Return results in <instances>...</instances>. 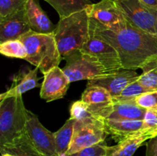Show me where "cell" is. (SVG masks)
Returning a JSON list of instances; mask_svg holds the SVG:
<instances>
[{
  "mask_svg": "<svg viewBox=\"0 0 157 156\" xmlns=\"http://www.w3.org/2000/svg\"><path fill=\"white\" fill-rule=\"evenodd\" d=\"M90 35L111 44L119 53L123 68L134 70L148 58L157 54V38L126 20L119 26L108 28L90 18Z\"/></svg>",
  "mask_w": 157,
  "mask_h": 156,
  "instance_id": "1",
  "label": "cell"
},
{
  "mask_svg": "<svg viewBox=\"0 0 157 156\" xmlns=\"http://www.w3.org/2000/svg\"><path fill=\"white\" fill-rule=\"evenodd\" d=\"M62 59L75 50H81L90 38V17L87 10L60 18L54 32Z\"/></svg>",
  "mask_w": 157,
  "mask_h": 156,
  "instance_id": "2",
  "label": "cell"
},
{
  "mask_svg": "<svg viewBox=\"0 0 157 156\" xmlns=\"http://www.w3.org/2000/svg\"><path fill=\"white\" fill-rule=\"evenodd\" d=\"M27 50L25 60L38 67L43 75L62 60L54 33L39 34L31 30L19 38Z\"/></svg>",
  "mask_w": 157,
  "mask_h": 156,
  "instance_id": "3",
  "label": "cell"
},
{
  "mask_svg": "<svg viewBox=\"0 0 157 156\" xmlns=\"http://www.w3.org/2000/svg\"><path fill=\"white\" fill-rule=\"evenodd\" d=\"M27 110L21 95L0 100V146L25 132Z\"/></svg>",
  "mask_w": 157,
  "mask_h": 156,
  "instance_id": "4",
  "label": "cell"
},
{
  "mask_svg": "<svg viewBox=\"0 0 157 156\" xmlns=\"http://www.w3.org/2000/svg\"><path fill=\"white\" fill-rule=\"evenodd\" d=\"M124 18L136 28L157 38V9L141 0H113Z\"/></svg>",
  "mask_w": 157,
  "mask_h": 156,
  "instance_id": "5",
  "label": "cell"
},
{
  "mask_svg": "<svg viewBox=\"0 0 157 156\" xmlns=\"http://www.w3.org/2000/svg\"><path fill=\"white\" fill-rule=\"evenodd\" d=\"M64 60L66 61V64L62 70L71 83L83 80H89L111 73L96 58L81 50L72 52Z\"/></svg>",
  "mask_w": 157,
  "mask_h": 156,
  "instance_id": "6",
  "label": "cell"
},
{
  "mask_svg": "<svg viewBox=\"0 0 157 156\" xmlns=\"http://www.w3.org/2000/svg\"><path fill=\"white\" fill-rule=\"evenodd\" d=\"M102 120L95 116L76 120L70 148L67 154L105 141L107 136Z\"/></svg>",
  "mask_w": 157,
  "mask_h": 156,
  "instance_id": "7",
  "label": "cell"
},
{
  "mask_svg": "<svg viewBox=\"0 0 157 156\" xmlns=\"http://www.w3.org/2000/svg\"><path fill=\"white\" fill-rule=\"evenodd\" d=\"M90 111L97 118L104 119H139L144 120L147 110L140 107L134 100H118L98 106H90Z\"/></svg>",
  "mask_w": 157,
  "mask_h": 156,
  "instance_id": "8",
  "label": "cell"
},
{
  "mask_svg": "<svg viewBox=\"0 0 157 156\" xmlns=\"http://www.w3.org/2000/svg\"><path fill=\"white\" fill-rule=\"evenodd\" d=\"M25 132L35 148L42 156H58L55 148V134L40 122L38 116L27 110Z\"/></svg>",
  "mask_w": 157,
  "mask_h": 156,
  "instance_id": "9",
  "label": "cell"
},
{
  "mask_svg": "<svg viewBox=\"0 0 157 156\" xmlns=\"http://www.w3.org/2000/svg\"><path fill=\"white\" fill-rule=\"evenodd\" d=\"M81 50L96 58L107 71L112 73L123 68L121 57L117 50L109 43L95 38L91 35Z\"/></svg>",
  "mask_w": 157,
  "mask_h": 156,
  "instance_id": "10",
  "label": "cell"
},
{
  "mask_svg": "<svg viewBox=\"0 0 157 156\" xmlns=\"http://www.w3.org/2000/svg\"><path fill=\"white\" fill-rule=\"evenodd\" d=\"M70 80L62 69L55 67L44 74L41 84V98L47 102L61 99L65 96L70 86Z\"/></svg>",
  "mask_w": 157,
  "mask_h": 156,
  "instance_id": "11",
  "label": "cell"
},
{
  "mask_svg": "<svg viewBox=\"0 0 157 156\" xmlns=\"http://www.w3.org/2000/svg\"><path fill=\"white\" fill-rule=\"evenodd\" d=\"M139 76L136 70L121 68L110 74L89 80L87 85L104 87L114 98L127 86L136 81Z\"/></svg>",
  "mask_w": 157,
  "mask_h": 156,
  "instance_id": "12",
  "label": "cell"
},
{
  "mask_svg": "<svg viewBox=\"0 0 157 156\" xmlns=\"http://www.w3.org/2000/svg\"><path fill=\"white\" fill-rule=\"evenodd\" d=\"M89 17L108 28H116L126 21L113 0H101L86 9Z\"/></svg>",
  "mask_w": 157,
  "mask_h": 156,
  "instance_id": "13",
  "label": "cell"
},
{
  "mask_svg": "<svg viewBox=\"0 0 157 156\" xmlns=\"http://www.w3.org/2000/svg\"><path fill=\"white\" fill-rule=\"evenodd\" d=\"M30 31L25 9L0 18V43L8 40L19 39Z\"/></svg>",
  "mask_w": 157,
  "mask_h": 156,
  "instance_id": "14",
  "label": "cell"
},
{
  "mask_svg": "<svg viewBox=\"0 0 157 156\" xmlns=\"http://www.w3.org/2000/svg\"><path fill=\"white\" fill-rule=\"evenodd\" d=\"M157 136L156 130L145 128L117 142L113 146H107L106 156H133L135 151L147 140Z\"/></svg>",
  "mask_w": 157,
  "mask_h": 156,
  "instance_id": "15",
  "label": "cell"
},
{
  "mask_svg": "<svg viewBox=\"0 0 157 156\" xmlns=\"http://www.w3.org/2000/svg\"><path fill=\"white\" fill-rule=\"evenodd\" d=\"M100 119V118H99ZM104 123L105 131L110 135L117 142L122 141L128 136L145 129L144 120L139 119H101Z\"/></svg>",
  "mask_w": 157,
  "mask_h": 156,
  "instance_id": "16",
  "label": "cell"
},
{
  "mask_svg": "<svg viewBox=\"0 0 157 156\" xmlns=\"http://www.w3.org/2000/svg\"><path fill=\"white\" fill-rule=\"evenodd\" d=\"M25 11L31 30L39 34L54 33L56 25L42 10L38 0H28Z\"/></svg>",
  "mask_w": 157,
  "mask_h": 156,
  "instance_id": "17",
  "label": "cell"
},
{
  "mask_svg": "<svg viewBox=\"0 0 157 156\" xmlns=\"http://www.w3.org/2000/svg\"><path fill=\"white\" fill-rule=\"evenodd\" d=\"M38 70L39 69L38 67H35L33 70H30L28 72H22L15 76L10 88L0 95V100L8 97L22 95V93L29 90L41 87V85L38 83Z\"/></svg>",
  "mask_w": 157,
  "mask_h": 156,
  "instance_id": "18",
  "label": "cell"
},
{
  "mask_svg": "<svg viewBox=\"0 0 157 156\" xmlns=\"http://www.w3.org/2000/svg\"><path fill=\"white\" fill-rule=\"evenodd\" d=\"M0 151L1 154L9 153L15 156H42L35 148L26 132L12 142L0 146Z\"/></svg>",
  "mask_w": 157,
  "mask_h": 156,
  "instance_id": "19",
  "label": "cell"
},
{
  "mask_svg": "<svg viewBox=\"0 0 157 156\" xmlns=\"http://www.w3.org/2000/svg\"><path fill=\"white\" fill-rule=\"evenodd\" d=\"M52 6L59 15L60 18H64L75 12L84 10L93 3L90 0H44Z\"/></svg>",
  "mask_w": 157,
  "mask_h": 156,
  "instance_id": "20",
  "label": "cell"
},
{
  "mask_svg": "<svg viewBox=\"0 0 157 156\" xmlns=\"http://www.w3.org/2000/svg\"><path fill=\"white\" fill-rule=\"evenodd\" d=\"M76 120L70 118L55 134V148L58 156H65L70 148Z\"/></svg>",
  "mask_w": 157,
  "mask_h": 156,
  "instance_id": "21",
  "label": "cell"
},
{
  "mask_svg": "<svg viewBox=\"0 0 157 156\" xmlns=\"http://www.w3.org/2000/svg\"><path fill=\"white\" fill-rule=\"evenodd\" d=\"M140 69L143 73L137 80L150 91H157V54L147 58Z\"/></svg>",
  "mask_w": 157,
  "mask_h": 156,
  "instance_id": "22",
  "label": "cell"
},
{
  "mask_svg": "<svg viewBox=\"0 0 157 156\" xmlns=\"http://www.w3.org/2000/svg\"><path fill=\"white\" fill-rule=\"evenodd\" d=\"M81 99L88 103L90 106H98L112 102L113 96L104 87L87 85L82 93Z\"/></svg>",
  "mask_w": 157,
  "mask_h": 156,
  "instance_id": "23",
  "label": "cell"
},
{
  "mask_svg": "<svg viewBox=\"0 0 157 156\" xmlns=\"http://www.w3.org/2000/svg\"><path fill=\"white\" fill-rule=\"evenodd\" d=\"M0 53L9 58L25 59L27 50L22 41L19 39L8 40L0 43Z\"/></svg>",
  "mask_w": 157,
  "mask_h": 156,
  "instance_id": "24",
  "label": "cell"
},
{
  "mask_svg": "<svg viewBox=\"0 0 157 156\" xmlns=\"http://www.w3.org/2000/svg\"><path fill=\"white\" fill-rule=\"evenodd\" d=\"M147 92H150V90L144 86H143L136 80V81L131 83L130 85L127 86L117 96L114 97L113 99L124 101L134 100L135 98L137 97L140 95L143 94V93H147Z\"/></svg>",
  "mask_w": 157,
  "mask_h": 156,
  "instance_id": "25",
  "label": "cell"
},
{
  "mask_svg": "<svg viewBox=\"0 0 157 156\" xmlns=\"http://www.w3.org/2000/svg\"><path fill=\"white\" fill-rule=\"evenodd\" d=\"M28 0H0V18L25 9Z\"/></svg>",
  "mask_w": 157,
  "mask_h": 156,
  "instance_id": "26",
  "label": "cell"
},
{
  "mask_svg": "<svg viewBox=\"0 0 157 156\" xmlns=\"http://www.w3.org/2000/svg\"><path fill=\"white\" fill-rule=\"evenodd\" d=\"M70 118L75 120H81L94 116L90 111V105L82 99L75 101L71 104L70 107Z\"/></svg>",
  "mask_w": 157,
  "mask_h": 156,
  "instance_id": "27",
  "label": "cell"
},
{
  "mask_svg": "<svg viewBox=\"0 0 157 156\" xmlns=\"http://www.w3.org/2000/svg\"><path fill=\"white\" fill-rule=\"evenodd\" d=\"M140 107L145 110L157 109V91H150L140 95L134 99Z\"/></svg>",
  "mask_w": 157,
  "mask_h": 156,
  "instance_id": "28",
  "label": "cell"
},
{
  "mask_svg": "<svg viewBox=\"0 0 157 156\" xmlns=\"http://www.w3.org/2000/svg\"><path fill=\"white\" fill-rule=\"evenodd\" d=\"M107 143L105 141L100 143L95 144L91 146L80 150L77 152L71 154H66L65 156H103L106 155V148Z\"/></svg>",
  "mask_w": 157,
  "mask_h": 156,
  "instance_id": "29",
  "label": "cell"
},
{
  "mask_svg": "<svg viewBox=\"0 0 157 156\" xmlns=\"http://www.w3.org/2000/svg\"><path fill=\"white\" fill-rule=\"evenodd\" d=\"M144 122L146 128H152L157 131V109L147 110Z\"/></svg>",
  "mask_w": 157,
  "mask_h": 156,
  "instance_id": "30",
  "label": "cell"
},
{
  "mask_svg": "<svg viewBox=\"0 0 157 156\" xmlns=\"http://www.w3.org/2000/svg\"><path fill=\"white\" fill-rule=\"evenodd\" d=\"M146 156H157V136L147 142Z\"/></svg>",
  "mask_w": 157,
  "mask_h": 156,
  "instance_id": "31",
  "label": "cell"
},
{
  "mask_svg": "<svg viewBox=\"0 0 157 156\" xmlns=\"http://www.w3.org/2000/svg\"><path fill=\"white\" fill-rule=\"evenodd\" d=\"M150 7L157 9V0H141Z\"/></svg>",
  "mask_w": 157,
  "mask_h": 156,
  "instance_id": "32",
  "label": "cell"
},
{
  "mask_svg": "<svg viewBox=\"0 0 157 156\" xmlns=\"http://www.w3.org/2000/svg\"><path fill=\"white\" fill-rule=\"evenodd\" d=\"M1 156H15V155H13V154H9V153H6V154H2Z\"/></svg>",
  "mask_w": 157,
  "mask_h": 156,
  "instance_id": "33",
  "label": "cell"
},
{
  "mask_svg": "<svg viewBox=\"0 0 157 156\" xmlns=\"http://www.w3.org/2000/svg\"><path fill=\"white\" fill-rule=\"evenodd\" d=\"M103 156H106V155H103Z\"/></svg>",
  "mask_w": 157,
  "mask_h": 156,
  "instance_id": "34",
  "label": "cell"
}]
</instances>
